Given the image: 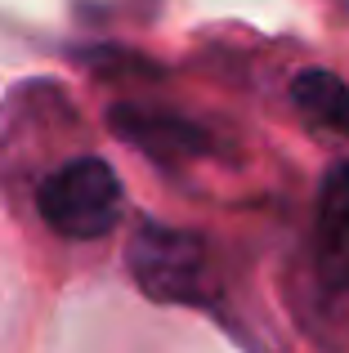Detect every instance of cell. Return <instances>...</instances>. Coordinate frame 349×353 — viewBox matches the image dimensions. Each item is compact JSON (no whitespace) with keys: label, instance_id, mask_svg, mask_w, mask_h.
Returning <instances> with one entry per match:
<instances>
[{"label":"cell","instance_id":"cell-1","mask_svg":"<svg viewBox=\"0 0 349 353\" xmlns=\"http://www.w3.org/2000/svg\"><path fill=\"white\" fill-rule=\"evenodd\" d=\"M126 206V192L117 170L103 157H72L59 170H50L36 188L41 219L68 241H99L117 228Z\"/></svg>","mask_w":349,"mask_h":353},{"label":"cell","instance_id":"cell-2","mask_svg":"<svg viewBox=\"0 0 349 353\" xmlns=\"http://www.w3.org/2000/svg\"><path fill=\"white\" fill-rule=\"evenodd\" d=\"M130 277L157 304H210V255L206 241L188 228L139 224L126 246Z\"/></svg>","mask_w":349,"mask_h":353},{"label":"cell","instance_id":"cell-3","mask_svg":"<svg viewBox=\"0 0 349 353\" xmlns=\"http://www.w3.org/2000/svg\"><path fill=\"white\" fill-rule=\"evenodd\" d=\"M314 264L332 291H349V161L332 165L318 192Z\"/></svg>","mask_w":349,"mask_h":353},{"label":"cell","instance_id":"cell-4","mask_svg":"<svg viewBox=\"0 0 349 353\" xmlns=\"http://www.w3.org/2000/svg\"><path fill=\"white\" fill-rule=\"evenodd\" d=\"M112 130L139 152H148L152 161H188V157H201L210 148L201 125L174 112H157V108H130V103L112 108Z\"/></svg>","mask_w":349,"mask_h":353},{"label":"cell","instance_id":"cell-5","mask_svg":"<svg viewBox=\"0 0 349 353\" xmlns=\"http://www.w3.org/2000/svg\"><path fill=\"white\" fill-rule=\"evenodd\" d=\"M291 99L309 121L336 130V134H349V81H341L336 72L309 68L291 81Z\"/></svg>","mask_w":349,"mask_h":353}]
</instances>
